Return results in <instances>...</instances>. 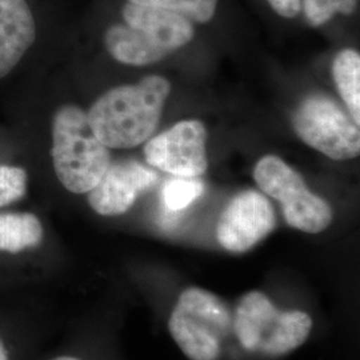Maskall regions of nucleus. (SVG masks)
<instances>
[{"label": "nucleus", "instance_id": "obj_3", "mask_svg": "<svg viewBox=\"0 0 360 360\" xmlns=\"http://www.w3.org/2000/svg\"><path fill=\"white\" fill-rule=\"evenodd\" d=\"M312 318L302 309L282 311L262 291H250L236 304L232 330L245 351L264 356H284L304 345Z\"/></svg>", "mask_w": 360, "mask_h": 360}, {"label": "nucleus", "instance_id": "obj_14", "mask_svg": "<svg viewBox=\"0 0 360 360\" xmlns=\"http://www.w3.org/2000/svg\"><path fill=\"white\" fill-rule=\"evenodd\" d=\"M335 84L340 98L347 105L349 115L360 122V56L354 50H343L335 58L333 65Z\"/></svg>", "mask_w": 360, "mask_h": 360}, {"label": "nucleus", "instance_id": "obj_15", "mask_svg": "<svg viewBox=\"0 0 360 360\" xmlns=\"http://www.w3.org/2000/svg\"><path fill=\"white\" fill-rule=\"evenodd\" d=\"M205 193V184L198 178L175 176L168 179L162 190V200L169 212H179Z\"/></svg>", "mask_w": 360, "mask_h": 360}, {"label": "nucleus", "instance_id": "obj_19", "mask_svg": "<svg viewBox=\"0 0 360 360\" xmlns=\"http://www.w3.org/2000/svg\"><path fill=\"white\" fill-rule=\"evenodd\" d=\"M271 8L285 19H292L302 10V0H267Z\"/></svg>", "mask_w": 360, "mask_h": 360}, {"label": "nucleus", "instance_id": "obj_1", "mask_svg": "<svg viewBox=\"0 0 360 360\" xmlns=\"http://www.w3.org/2000/svg\"><path fill=\"white\" fill-rule=\"evenodd\" d=\"M169 91L167 79L158 75L111 89L91 105L87 112L91 129L107 148L143 144L158 127Z\"/></svg>", "mask_w": 360, "mask_h": 360}, {"label": "nucleus", "instance_id": "obj_10", "mask_svg": "<svg viewBox=\"0 0 360 360\" xmlns=\"http://www.w3.org/2000/svg\"><path fill=\"white\" fill-rule=\"evenodd\" d=\"M122 16L127 26L141 31L167 55L187 46L195 34L188 18L156 7L127 3Z\"/></svg>", "mask_w": 360, "mask_h": 360}, {"label": "nucleus", "instance_id": "obj_7", "mask_svg": "<svg viewBox=\"0 0 360 360\" xmlns=\"http://www.w3.org/2000/svg\"><path fill=\"white\" fill-rule=\"evenodd\" d=\"M207 131L199 120H181L150 139L144 156L151 167L174 176L199 178L207 171Z\"/></svg>", "mask_w": 360, "mask_h": 360}, {"label": "nucleus", "instance_id": "obj_21", "mask_svg": "<svg viewBox=\"0 0 360 360\" xmlns=\"http://www.w3.org/2000/svg\"><path fill=\"white\" fill-rule=\"evenodd\" d=\"M52 360H80L77 359V358H72V356H59V358H55V359Z\"/></svg>", "mask_w": 360, "mask_h": 360}, {"label": "nucleus", "instance_id": "obj_18", "mask_svg": "<svg viewBox=\"0 0 360 360\" xmlns=\"http://www.w3.org/2000/svg\"><path fill=\"white\" fill-rule=\"evenodd\" d=\"M26 169L0 165V207L20 200L27 191Z\"/></svg>", "mask_w": 360, "mask_h": 360}, {"label": "nucleus", "instance_id": "obj_9", "mask_svg": "<svg viewBox=\"0 0 360 360\" xmlns=\"http://www.w3.org/2000/svg\"><path fill=\"white\" fill-rule=\"evenodd\" d=\"M159 179L154 168L136 160L110 163L102 179L89 193L91 208L102 217H119L129 211L141 193L153 188Z\"/></svg>", "mask_w": 360, "mask_h": 360}, {"label": "nucleus", "instance_id": "obj_4", "mask_svg": "<svg viewBox=\"0 0 360 360\" xmlns=\"http://www.w3.org/2000/svg\"><path fill=\"white\" fill-rule=\"evenodd\" d=\"M232 316L220 296L188 287L180 294L168 319V331L190 360H218Z\"/></svg>", "mask_w": 360, "mask_h": 360}, {"label": "nucleus", "instance_id": "obj_13", "mask_svg": "<svg viewBox=\"0 0 360 360\" xmlns=\"http://www.w3.org/2000/svg\"><path fill=\"white\" fill-rule=\"evenodd\" d=\"M43 226L30 212L0 214V251L18 254L40 245Z\"/></svg>", "mask_w": 360, "mask_h": 360}, {"label": "nucleus", "instance_id": "obj_2", "mask_svg": "<svg viewBox=\"0 0 360 360\" xmlns=\"http://www.w3.org/2000/svg\"><path fill=\"white\" fill-rule=\"evenodd\" d=\"M51 156L58 179L72 193H90L111 163L110 148L94 134L87 112L72 104L53 114Z\"/></svg>", "mask_w": 360, "mask_h": 360}, {"label": "nucleus", "instance_id": "obj_17", "mask_svg": "<svg viewBox=\"0 0 360 360\" xmlns=\"http://www.w3.org/2000/svg\"><path fill=\"white\" fill-rule=\"evenodd\" d=\"M358 0H302L303 10L312 26H322L336 13L349 15L356 8Z\"/></svg>", "mask_w": 360, "mask_h": 360}, {"label": "nucleus", "instance_id": "obj_5", "mask_svg": "<svg viewBox=\"0 0 360 360\" xmlns=\"http://www.w3.org/2000/svg\"><path fill=\"white\" fill-rule=\"evenodd\" d=\"M257 187L282 205L288 226L307 233H319L333 223V208L307 184L294 168L278 156L267 155L254 169Z\"/></svg>", "mask_w": 360, "mask_h": 360}, {"label": "nucleus", "instance_id": "obj_11", "mask_svg": "<svg viewBox=\"0 0 360 360\" xmlns=\"http://www.w3.org/2000/svg\"><path fill=\"white\" fill-rule=\"evenodd\" d=\"M35 35L34 16L26 0H0V79L20 62Z\"/></svg>", "mask_w": 360, "mask_h": 360}, {"label": "nucleus", "instance_id": "obj_6", "mask_svg": "<svg viewBox=\"0 0 360 360\" xmlns=\"http://www.w3.org/2000/svg\"><path fill=\"white\" fill-rule=\"evenodd\" d=\"M292 127L303 142L334 160H349L359 155V124L326 95H311L299 104Z\"/></svg>", "mask_w": 360, "mask_h": 360}, {"label": "nucleus", "instance_id": "obj_8", "mask_svg": "<svg viewBox=\"0 0 360 360\" xmlns=\"http://www.w3.org/2000/svg\"><path fill=\"white\" fill-rule=\"evenodd\" d=\"M276 215L270 200L255 190L233 196L219 218V245L233 254L254 248L274 231Z\"/></svg>", "mask_w": 360, "mask_h": 360}, {"label": "nucleus", "instance_id": "obj_12", "mask_svg": "<svg viewBox=\"0 0 360 360\" xmlns=\"http://www.w3.org/2000/svg\"><path fill=\"white\" fill-rule=\"evenodd\" d=\"M105 49L123 65H148L168 56L141 31L127 25L110 27L104 35Z\"/></svg>", "mask_w": 360, "mask_h": 360}, {"label": "nucleus", "instance_id": "obj_16", "mask_svg": "<svg viewBox=\"0 0 360 360\" xmlns=\"http://www.w3.org/2000/svg\"><path fill=\"white\" fill-rule=\"evenodd\" d=\"M129 3L156 7L179 13L188 18L191 22H210L218 7V0H127Z\"/></svg>", "mask_w": 360, "mask_h": 360}, {"label": "nucleus", "instance_id": "obj_20", "mask_svg": "<svg viewBox=\"0 0 360 360\" xmlns=\"http://www.w3.org/2000/svg\"><path fill=\"white\" fill-rule=\"evenodd\" d=\"M0 360H10L8 359V354H7V349L4 347L1 339H0Z\"/></svg>", "mask_w": 360, "mask_h": 360}]
</instances>
